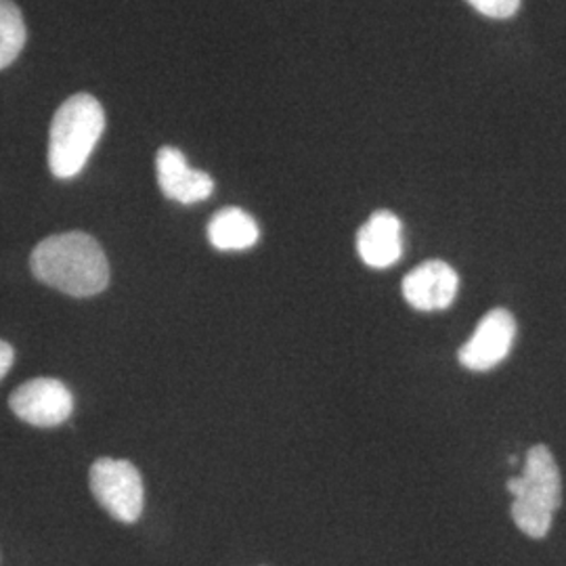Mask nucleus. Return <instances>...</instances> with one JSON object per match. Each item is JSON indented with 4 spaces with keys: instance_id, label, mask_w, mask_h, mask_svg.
<instances>
[{
    "instance_id": "obj_13",
    "label": "nucleus",
    "mask_w": 566,
    "mask_h": 566,
    "mask_svg": "<svg viewBox=\"0 0 566 566\" xmlns=\"http://www.w3.org/2000/svg\"><path fill=\"white\" fill-rule=\"evenodd\" d=\"M15 361V350L13 346L4 340H0V380L7 376L11 365Z\"/></svg>"
},
{
    "instance_id": "obj_11",
    "label": "nucleus",
    "mask_w": 566,
    "mask_h": 566,
    "mask_svg": "<svg viewBox=\"0 0 566 566\" xmlns=\"http://www.w3.org/2000/svg\"><path fill=\"white\" fill-rule=\"evenodd\" d=\"M25 39L28 32L20 7L13 0H0V70L20 57Z\"/></svg>"
},
{
    "instance_id": "obj_10",
    "label": "nucleus",
    "mask_w": 566,
    "mask_h": 566,
    "mask_svg": "<svg viewBox=\"0 0 566 566\" xmlns=\"http://www.w3.org/2000/svg\"><path fill=\"white\" fill-rule=\"evenodd\" d=\"M259 224L242 208H223L208 223V240L221 252H240L259 242Z\"/></svg>"
},
{
    "instance_id": "obj_9",
    "label": "nucleus",
    "mask_w": 566,
    "mask_h": 566,
    "mask_svg": "<svg viewBox=\"0 0 566 566\" xmlns=\"http://www.w3.org/2000/svg\"><path fill=\"white\" fill-rule=\"evenodd\" d=\"M403 224L388 210L374 212L357 233V252L367 266L388 269L403 254Z\"/></svg>"
},
{
    "instance_id": "obj_6",
    "label": "nucleus",
    "mask_w": 566,
    "mask_h": 566,
    "mask_svg": "<svg viewBox=\"0 0 566 566\" xmlns=\"http://www.w3.org/2000/svg\"><path fill=\"white\" fill-rule=\"evenodd\" d=\"M516 336V319L506 308H493L481 319L458 359L470 371H489L502 364Z\"/></svg>"
},
{
    "instance_id": "obj_3",
    "label": "nucleus",
    "mask_w": 566,
    "mask_h": 566,
    "mask_svg": "<svg viewBox=\"0 0 566 566\" xmlns=\"http://www.w3.org/2000/svg\"><path fill=\"white\" fill-rule=\"evenodd\" d=\"M507 491L514 495L512 518L516 526L533 539H544L563 500L560 470L546 446L528 449L525 470L507 481Z\"/></svg>"
},
{
    "instance_id": "obj_5",
    "label": "nucleus",
    "mask_w": 566,
    "mask_h": 566,
    "mask_svg": "<svg viewBox=\"0 0 566 566\" xmlns=\"http://www.w3.org/2000/svg\"><path fill=\"white\" fill-rule=\"evenodd\" d=\"M9 405L23 422L39 428H53L63 424L72 416L74 397L60 380L36 378L15 388Z\"/></svg>"
},
{
    "instance_id": "obj_8",
    "label": "nucleus",
    "mask_w": 566,
    "mask_h": 566,
    "mask_svg": "<svg viewBox=\"0 0 566 566\" xmlns=\"http://www.w3.org/2000/svg\"><path fill=\"white\" fill-rule=\"evenodd\" d=\"M158 185L168 200L179 203L203 202L212 196L214 181L202 170L189 168L181 149L163 147L156 156Z\"/></svg>"
},
{
    "instance_id": "obj_12",
    "label": "nucleus",
    "mask_w": 566,
    "mask_h": 566,
    "mask_svg": "<svg viewBox=\"0 0 566 566\" xmlns=\"http://www.w3.org/2000/svg\"><path fill=\"white\" fill-rule=\"evenodd\" d=\"M479 13L493 20H507L521 9V0H468Z\"/></svg>"
},
{
    "instance_id": "obj_4",
    "label": "nucleus",
    "mask_w": 566,
    "mask_h": 566,
    "mask_svg": "<svg viewBox=\"0 0 566 566\" xmlns=\"http://www.w3.org/2000/svg\"><path fill=\"white\" fill-rule=\"evenodd\" d=\"M91 491L116 521L137 523L143 512L145 489L137 465L128 460L102 458L91 468Z\"/></svg>"
},
{
    "instance_id": "obj_7",
    "label": "nucleus",
    "mask_w": 566,
    "mask_h": 566,
    "mask_svg": "<svg viewBox=\"0 0 566 566\" xmlns=\"http://www.w3.org/2000/svg\"><path fill=\"white\" fill-rule=\"evenodd\" d=\"M460 277L451 264L443 261H428L403 280V296L418 311H443L455 301Z\"/></svg>"
},
{
    "instance_id": "obj_1",
    "label": "nucleus",
    "mask_w": 566,
    "mask_h": 566,
    "mask_svg": "<svg viewBox=\"0 0 566 566\" xmlns=\"http://www.w3.org/2000/svg\"><path fill=\"white\" fill-rule=\"evenodd\" d=\"M32 273L63 294L86 298L109 283V264L95 238L72 231L42 240L32 252Z\"/></svg>"
},
{
    "instance_id": "obj_2",
    "label": "nucleus",
    "mask_w": 566,
    "mask_h": 566,
    "mask_svg": "<svg viewBox=\"0 0 566 566\" xmlns=\"http://www.w3.org/2000/svg\"><path fill=\"white\" fill-rule=\"evenodd\" d=\"M105 112L93 95H74L61 103L49 133V168L57 179H74L102 139Z\"/></svg>"
}]
</instances>
